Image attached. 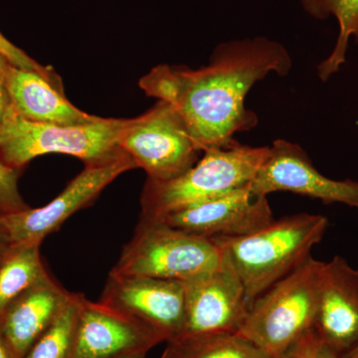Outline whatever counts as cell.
<instances>
[{"label":"cell","instance_id":"6da1fadb","mask_svg":"<svg viewBox=\"0 0 358 358\" xmlns=\"http://www.w3.org/2000/svg\"><path fill=\"white\" fill-rule=\"evenodd\" d=\"M292 66L288 50L275 40H232L219 44L205 67L159 65L140 87L178 110L204 152L229 148L237 143L235 134L255 128L258 117L245 107L247 94L270 73L286 76Z\"/></svg>","mask_w":358,"mask_h":358},{"label":"cell","instance_id":"7a4b0ae2","mask_svg":"<svg viewBox=\"0 0 358 358\" xmlns=\"http://www.w3.org/2000/svg\"><path fill=\"white\" fill-rule=\"evenodd\" d=\"M329 227L326 216H285L246 236L215 238L224 258L243 282L250 306L257 296L310 257Z\"/></svg>","mask_w":358,"mask_h":358},{"label":"cell","instance_id":"3957f363","mask_svg":"<svg viewBox=\"0 0 358 358\" xmlns=\"http://www.w3.org/2000/svg\"><path fill=\"white\" fill-rule=\"evenodd\" d=\"M268 152L235 143L205 150L203 157L178 178L148 179L141 197V218L159 221L173 212L222 196L250 185Z\"/></svg>","mask_w":358,"mask_h":358},{"label":"cell","instance_id":"277c9868","mask_svg":"<svg viewBox=\"0 0 358 358\" xmlns=\"http://www.w3.org/2000/svg\"><path fill=\"white\" fill-rule=\"evenodd\" d=\"M128 122L99 117L86 124H47L25 119L9 105L0 124V159L16 171L49 154L73 155L85 164L103 162L122 152L120 141Z\"/></svg>","mask_w":358,"mask_h":358},{"label":"cell","instance_id":"5b68a950","mask_svg":"<svg viewBox=\"0 0 358 358\" xmlns=\"http://www.w3.org/2000/svg\"><path fill=\"white\" fill-rule=\"evenodd\" d=\"M324 264L308 257L300 267L257 296L238 334L271 357H281L313 329Z\"/></svg>","mask_w":358,"mask_h":358},{"label":"cell","instance_id":"8992f818","mask_svg":"<svg viewBox=\"0 0 358 358\" xmlns=\"http://www.w3.org/2000/svg\"><path fill=\"white\" fill-rule=\"evenodd\" d=\"M223 259L213 240L141 218L110 275L185 282L220 267Z\"/></svg>","mask_w":358,"mask_h":358},{"label":"cell","instance_id":"52a82bcc","mask_svg":"<svg viewBox=\"0 0 358 358\" xmlns=\"http://www.w3.org/2000/svg\"><path fill=\"white\" fill-rule=\"evenodd\" d=\"M120 148L155 181L171 180L186 173L202 152L178 110L164 101L129 119Z\"/></svg>","mask_w":358,"mask_h":358},{"label":"cell","instance_id":"ba28073f","mask_svg":"<svg viewBox=\"0 0 358 358\" xmlns=\"http://www.w3.org/2000/svg\"><path fill=\"white\" fill-rule=\"evenodd\" d=\"M134 169H138L136 162L124 150L109 159L86 164L83 171L48 204L0 216V230L11 246L41 244L73 214L93 203L115 178Z\"/></svg>","mask_w":358,"mask_h":358},{"label":"cell","instance_id":"9c48e42d","mask_svg":"<svg viewBox=\"0 0 358 358\" xmlns=\"http://www.w3.org/2000/svg\"><path fill=\"white\" fill-rule=\"evenodd\" d=\"M254 196L287 192L320 200L324 204L341 203L358 211V181L334 180L320 173L298 143L275 140L252 180Z\"/></svg>","mask_w":358,"mask_h":358},{"label":"cell","instance_id":"30bf717a","mask_svg":"<svg viewBox=\"0 0 358 358\" xmlns=\"http://www.w3.org/2000/svg\"><path fill=\"white\" fill-rule=\"evenodd\" d=\"M185 322L178 338L239 333L250 303L243 282L225 258L220 267L185 281Z\"/></svg>","mask_w":358,"mask_h":358},{"label":"cell","instance_id":"8fae6325","mask_svg":"<svg viewBox=\"0 0 358 358\" xmlns=\"http://www.w3.org/2000/svg\"><path fill=\"white\" fill-rule=\"evenodd\" d=\"M100 301L128 313L166 343L178 338L182 331L185 282L110 275Z\"/></svg>","mask_w":358,"mask_h":358},{"label":"cell","instance_id":"7c38bea8","mask_svg":"<svg viewBox=\"0 0 358 358\" xmlns=\"http://www.w3.org/2000/svg\"><path fill=\"white\" fill-rule=\"evenodd\" d=\"M250 185L173 212L159 221L207 239L252 234L274 222L275 218L267 196H254Z\"/></svg>","mask_w":358,"mask_h":358},{"label":"cell","instance_id":"4fadbf2b","mask_svg":"<svg viewBox=\"0 0 358 358\" xmlns=\"http://www.w3.org/2000/svg\"><path fill=\"white\" fill-rule=\"evenodd\" d=\"M164 338L119 308L82 299L72 358H115L148 353Z\"/></svg>","mask_w":358,"mask_h":358},{"label":"cell","instance_id":"5bb4252c","mask_svg":"<svg viewBox=\"0 0 358 358\" xmlns=\"http://www.w3.org/2000/svg\"><path fill=\"white\" fill-rule=\"evenodd\" d=\"M313 331L338 355L358 343V270L343 257L324 264Z\"/></svg>","mask_w":358,"mask_h":358},{"label":"cell","instance_id":"9a60e30c","mask_svg":"<svg viewBox=\"0 0 358 358\" xmlns=\"http://www.w3.org/2000/svg\"><path fill=\"white\" fill-rule=\"evenodd\" d=\"M4 83L9 103L21 117L29 121L77 124L99 117L78 109L67 100L57 74L21 69L6 62Z\"/></svg>","mask_w":358,"mask_h":358},{"label":"cell","instance_id":"2e32d148","mask_svg":"<svg viewBox=\"0 0 358 358\" xmlns=\"http://www.w3.org/2000/svg\"><path fill=\"white\" fill-rule=\"evenodd\" d=\"M54 278L21 294L0 317V333L14 358H24L69 296Z\"/></svg>","mask_w":358,"mask_h":358},{"label":"cell","instance_id":"e0dca14e","mask_svg":"<svg viewBox=\"0 0 358 358\" xmlns=\"http://www.w3.org/2000/svg\"><path fill=\"white\" fill-rule=\"evenodd\" d=\"M40 245H13L0 263V317L21 294L51 275L40 255Z\"/></svg>","mask_w":358,"mask_h":358},{"label":"cell","instance_id":"ac0fdd59","mask_svg":"<svg viewBox=\"0 0 358 358\" xmlns=\"http://www.w3.org/2000/svg\"><path fill=\"white\" fill-rule=\"evenodd\" d=\"M301 3L315 20L333 16L338 23V36L333 51L317 66L320 79L327 82L345 64L350 39L358 43V0H301Z\"/></svg>","mask_w":358,"mask_h":358},{"label":"cell","instance_id":"d6986e66","mask_svg":"<svg viewBox=\"0 0 358 358\" xmlns=\"http://www.w3.org/2000/svg\"><path fill=\"white\" fill-rule=\"evenodd\" d=\"M160 358L272 357L238 334H211L167 341Z\"/></svg>","mask_w":358,"mask_h":358},{"label":"cell","instance_id":"ffe728a7","mask_svg":"<svg viewBox=\"0 0 358 358\" xmlns=\"http://www.w3.org/2000/svg\"><path fill=\"white\" fill-rule=\"evenodd\" d=\"M84 294L70 293L24 358H72L80 307Z\"/></svg>","mask_w":358,"mask_h":358},{"label":"cell","instance_id":"44dd1931","mask_svg":"<svg viewBox=\"0 0 358 358\" xmlns=\"http://www.w3.org/2000/svg\"><path fill=\"white\" fill-rule=\"evenodd\" d=\"M18 171L7 166L0 159V216L29 208L18 189Z\"/></svg>","mask_w":358,"mask_h":358},{"label":"cell","instance_id":"7402d4cb","mask_svg":"<svg viewBox=\"0 0 358 358\" xmlns=\"http://www.w3.org/2000/svg\"><path fill=\"white\" fill-rule=\"evenodd\" d=\"M0 57L3 58L9 64L21 68V69L37 71L47 75H56L55 71L48 66L39 64L30 58L21 49L11 43L6 37L0 32Z\"/></svg>","mask_w":358,"mask_h":358},{"label":"cell","instance_id":"603a6c76","mask_svg":"<svg viewBox=\"0 0 358 358\" xmlns=\"http://www.w3.org/2000/svg\"><path fill=\"white\" fill-rule=\"evenodd\" d=\"M320 345L319 338L313 329L279 358H315Z\"/></svg>","mask_w":358,"mask_h":358},{"label":"cell","instance_id":"cb8c5ba5","mask_svg":"<svg viewBox=\"0 0 358 358\" xmlns=\"http://www.w3.org/2000/svg\"><path fill=\"white\" fill-rule=\"evenodd\" d=\"M6 62V61L3 58L0 57V124L10 105L8 95H7L6 83H4V64Z\"/></svg>","mask_w":358,"mask_h":358},{"label":"cell","instance_id":"d4e9b609","mask_svg":"<svg viewBox=\"0 0 358 358\" xmlns=\"http://www.w3.org/2000/svg\"><path fill=\"white\" fill-rule=\"evenodd\" d=\"M315 358H341V355L334 352V350H331L327 346L320 345L317 352V357Z\"/></svg>","mask_w":358,"mask_h":358},{"label":"cell","instance_id":"484cf974","mask_svg":"<svg viewBox=\"0 0 358 358\" xmlns=\"http://www.w3.org/2000/svg\"><path fill=\"white\" fill-rule=\"evenodd\" d=\"M10 246L11 245L9 243L8 240L6 239L2 231L0 230V263L3 260Z\"/></svg>","mask_w":358,"mask_h":358},{"label":"cell","instance_id":"4316f807","mask_svg":"<svg viewBox=\"0 0 358 358\" xmlns=\"http://www.w3.org/2000/svg\"><path fill=\"white\" fill-rule=\"evenodd\" d=\"M0 358H14L1 333H0Z\"/></svg>","mask_w":358,"mask_h":358},{"label":"cell","instance_id":"83f0119b","mask_svg":"<svg viewBox=\"0 0 358 358\" xmlns=\"http://www.w3.org/2000/svg\"><path fill=\"white\" fill-rule=\"evenodd\" d=\"M341 358H358V343H355L348 352L341 355Z\"/></svg>","mask_w":358,"mask_h":358},{"label":"cell","instance_id":"f1b7e54d","mask_svg":"<svg viewBox=\"0 0 358 358\" xmlns=\"http://www.w3.org/2000/svg\"><path fill=\"white\" fill-rule=\"evenodd\" d=\"M147 353L138 352V353H131V355H122V357L115 358H145Z\"/></svg>","mask_w":358,"mask_h":358}]
</instances>
